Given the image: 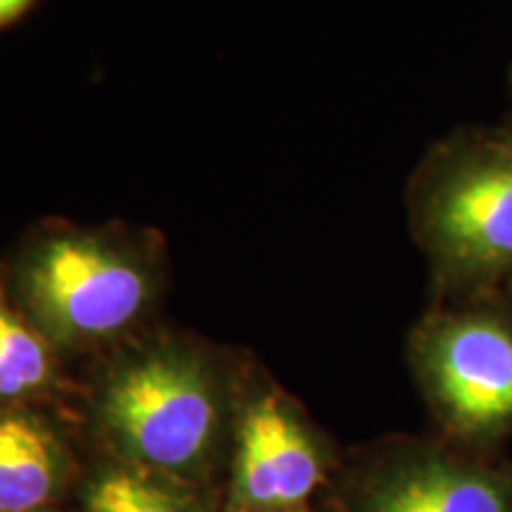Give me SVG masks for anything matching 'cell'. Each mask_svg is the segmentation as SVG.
I'll use <instances>...</instances> for the list:
<instances>
[{
  "mask_svg": "<svg viewBox=\"0 0 512 512\" xmlns=\"http://www.w3.org/2000/svg\"><path fill=\"white\" fill-rule=\"evenodd\" d=\"M0 275L57 354H81L131 339L150 320L169 283V252L157 228L50 216L19 235Z\"/></svg>",
  "mask_w": 512,
  "mask_h": 512,
  "instance_id": "1",
  "label": "cell"
},
{
  "mask_svg": "<svg viewBox=\"0 0 512 512\" xmlns=\"http://www.w3.org/2000/svg\"><path fill=\"white\" fill-rule=\"evenodd\" d=\"M228 375L185 337L152 335L119 349L98 373L93 415L128 458L155 470L200 467L228 413Z\"/></svg>",
  "mask_w": 512,
  "mask_h": 512,
  "instance_id": "2",
  "label": "cell"
},
{
  "mask_svg": "<svg viewBox=\"0 0 512 512\" xmlns=\"http://www.w3.org/2000/svg\"><path fill=\"white\" fill-rule=\"evenodd\" d=\"M408 216L444 283L512 275V162L491 136L432 147L408 185Z\"/></svg>",
  "mask_w": 512,
  "mask_h": 512,
  "instance_id": "3",
  "label": "cell"
},
{
  "mask_svg": "<svg viewBox=\"0 0 512 512\" xmlns=\"http://www.w3.org/2000/svg\"><path fill=\"white\" fill-rule=\"evenodd\" d=\"M415 356L437 406L460 432L512 427V330L491 313H441L422 325Z\"/></svg>",
  "mask_w": 512,
  "mask_h": 512,
  "instance_id": "4",
  "label": "cell"
},
{
  "mask_svg": "<svg viewBox=\"0 0 512 512\" xmlns=\"http://www.w3.org/2000/svg\"><path fill=\"white\" fill-rule=\"evenodd\" d=\"M320 467L316 441L285 394L249 389L235 420V503L252 512L294 508L313 494Z\"/></svg>",
  "mask_w": 512,
  "mask_h": 512,
  "instance_id": "5",
  "label": "cell"
},
{
  "mask_svg": "<svg viewBox=\"0 0 512 512\" xmlns=\"http://www.w3.org/2000/svg\"><path fill=\"white\" fill-rule=\"evenodd\" d=\"M64 453L53 427L24 406H0V512H38L55 496Z\"/></svg>",
  "mask_w": 512,
  "mask_h": 512,
  "instance_id": "6",
  "label": "cell"
},
{
  "mask_svg": "<svg viewBox=\"0 0 512 512\" xmlns=\"http://www.w3.org/2000/svg\"><path fill=\"white\" fill-rule=\"evenodd\" d=\"M366 512H508V501L494 479L430 458L382 479Z\"/></svg>",
  "mask_w": 512,
  "mask_h": 512,
  "instance_id": "7",
  "label": "cell"
},
{
  "mask_svg": "<svg viewBox=\"0 0 512 512\" xmlns=\"http://www.w3.org/2000/svg\"><path fill=\"white\" fill-rule=\"evenodd\" d=\"M60 354L17 309L0 275V406H24L60 387Z\"/></svg>",
  "mask_w": 512,
  "mask_h": 512,
  "instance_id": "8",
  "label": "cell"
},
{
  "mask_svg": "<svg viewBox=\"0 0 512 512\" xmlns=\"http://www.w3.org/2000/svg\"><path fill=\"white\" fill-rule=\"evenodd\" d=\"M91 512H192L181 496L157 479L138 472L112 470L95 479L88 489Z\"/></svg>",
  "mask_w": 512,
  "mask_h": 512,
  "instance_id": "9",
  "label": "cell"
},
{
  "mask_svg": "<svg viewBox=\"0 0 512 512\" xmlns=\"http://www.w3.org/2000/svg\"><path fill=\"white\" fill-rule=\"evenodd\" d=\"M41 0H0V34L24 22Z\"/></svg>",
  "mask_w": 512,
  "mask_h": 512,
  "instance_id": "10",
  "label": "cell"
},
{
  "mask_svg": "<svg viewBox=\"0 0 512 512\" xmlns=\"http://www.w3.org/2000/svg\"><path fill=\"white\" fill-rule=\"evenodd\" d=\"M491 138H494V143L501 147V150L510 157V162H512V124L503 126L501 131H496Z\"/></svg>",
  "mask_w": 512,
  "mask_h": 512,
  "instance_id": "11",
  "label": "cell"
}]
</instances>
